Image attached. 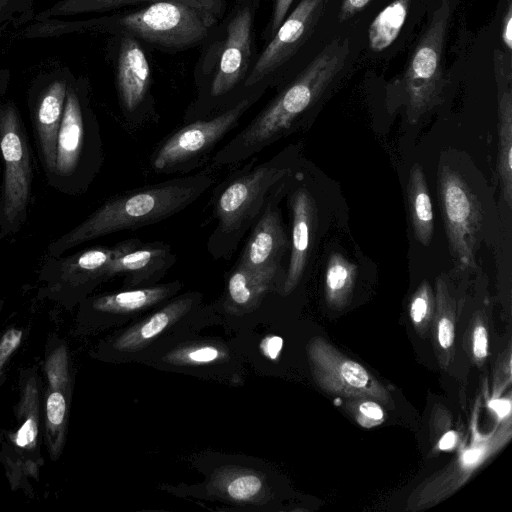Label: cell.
<instances>
[{
    "mask_svg": "<svg viewBox=\"0 0 512 512\" xmlns=\"http://www.w3.org/2000/svg\"><path fill=\"white\" fill-rule=\"evenodd\" d=\"M144 365L215 380H233L243 368L238 354L228 343L198 334L178 342Z\"/></svg>",
    "mask_w": 512,
    "mask_h": 512,
    "instance_id": "cell-13",
    "label": "cell"
},
{
    "mask_svg": "<svg viewBox=\"0 0 512 512\" xmlns=\"http://www.w3.org/2000/svg\"><path fill=\"white\" fill-rule=\"evenodd\" d=\"M201 469V483L181 488V495L218 500L242 510L264 511L273 499V488L264 464L255 459L221 457Z\"/></svg>",
    "mask_w": 512,
    "mask_h": 512,
    "instance_id": "cell-9",
    "label": "cell"
},
{
    "mask_svg": "<svg viewBox=\"0 0 512 512\" xmlns=\"http://www.w3.org/2000/svg\"><path fill=\"white\" fill-rule=\"evenodd\" d=\"M292 172L270 190L259 217L249 230V237L237 260L247 267L267 269L281 266L282 257L290 248L279 204L288 190Z\"/></svg>",
    "mask_w": 512,
    "mask_h": 512,
    "instance_id": "cell-15",
    "label": "cell"
},
{
    "mask_svg": "<svg viewBox=\"0 0 512 512\" xmlns=\"http://www.w3.org/2000/svg\"><path fill=\"white\" fill-rule=\"evenodd\" d=\"M22 331L18 329L8 330L0 340V370L14 350L19 346Z\"/></svg>",
    "mask_w": 512,
    "mask_h": 512,
    "instance_id": "cell-33",
    "label": "cell"
},
{
    "mask_svg": "<svg viewBox=\"0 0 512 512\" xmlns=\"http://www.w3.org/2000/svg\"><path fill=\"white\" fill-rule=\"evenodd\" d=\"M0 1H2V0H0Z\"/></svg>",
    "mask_w": 512,
    "mask_h": 512,
    "instance_id": "cell-42",
    "label": "cell"
},
{
    "mask_svg": "<svg viewBox=\"0 0 512 512\" xmlns=\"http://www.w3.org/2000/svg\"><path fill=\"white\" fill-rule=\"evenodd\" d=\"M325 0H300L288 12L272 38L263 44L245 82V91L278 88L288 80L289 69L312 38L322 17Z\"/></svg>",
    "mask_w": 512,
    "mask_h": 512,
    "instance_id": "cell-8",
    "label": "cell"
},
{
    "mask_svg": "<svg viewBox=\"0 0 512 512\" xmlns=\"http://www.w3.org/2000/svg\"><path fill=\"white\" fill-rule=\"evenodd\" d=\"M213 184L211 171L202 170L116 195L53 243L50 251L60 254L85 241L166 220L198 200Z\"/></svg>",
    "mask_w": 512,
    "mask_h": 512,
    "instance_id": "cell-3",
    "label": "cell"
},
{
    "mask_svg": "<svg viewBox=\"0 0 512 512\" xmlns=\"http://www.w3.org/2000/svg\"><path fill=\"white\" fill-rule=\"evenodd\" d=\"M490 408L494 410L499 417H505L511 409V404L506 399H495L492 400L490 403Z\"/></svg>",
    "mask_w": 512,
    "mask_h": 512,
    "instance_id": "cell-39",
    "label": "cell"
},
{
    "mask_svg": "<svg viewBox=\"0 0 512 512\" xmlns=\"http://www.w3.org/2000/svg\"><path fill=\"white\" fill-rule=\"evenodd\" d=\"M454 340V326L450 319L442 318L438 324V341L443 348H449Z\"/></svg>",
    "mask_w": 512,
    "mask_h": 512,
    "instance_id": "cell-36",
    "label": "cell"
},
{
    "mask_svg": "<svg viewBox=\"0 0 512 512\" xmlns=\"http://www.w3.org/2000/svg\"><path fill=\"white\" fill-rule=\"evenodd\" d=\"M217 184L211 197L216 221L206 248L214 260H227L259 217L265 199L282 178L292 172L289 155L279 153L257 162V157Z\"/></svg>",
    "mask_w": 512,
    "mask_h": 512,
    "instance_id": "cell-5",
    "label": "cell"
},
{
    "mask_svg": "<svg viewBox=\"0 0 512 512\" xmlns=\"http://www.w3.org/2000/svg\"><path fill=\"white\" fill-rule=\"evenodd\" d=\"M264 93L255 91L213 116L184 123L157 144L150 155V168L164 175L187 174L199 168Z\"/></svg>",
    "mask_w": 512,
    "mask_h": 512,
    "instance_id": "cell-7",
    "label": "cell"
},
{
    "mask_svg": "<svg viewBox=\"0 0 512 512\" xmlns=\"http://www.w3.org/2000/svg\"><path fill=\"white\" fill-rule=\"evenodd\" d=\"M341 375L345 382L354 388L365 387L369 380L366 370L353 361H345L342 364Z\"/></svg>",
    "mask_w": 512,
    "mask_h": 512,
    "instance_id": "cell-31",
    "label": "cell"
},
{
    "mask_svg": "<svg viewBox=\"0 0 512 512\" xmlns=\"http://www.w3.org/2000/svg\"><path fill=\"white\" fill-rule=\"evenodd\" d=\"M214 311L212 305L204 307L201 292L178 293L117 330L102 343L101 354L107 361L145 364L212 324Z\"/></svg>",
    "mask_w": 512,
    "mask_h": 512,
    "instance_id": "cell-6",
    "label": "cell"
},
{
    "mask_svg": "<svg viewBox=\"0 0 512 512\" xmlns=\"http://www.w3.org/2000/svg\"><path fill=\"white\" fill-rule=\"evenodd\" d=\"M228 9V0H159L104 16L93 26L145 47L178 53L199 47Z\"/></svg>",
    "mask_w": 512,
    "mask_h": 512,
    "instance_id": "cell-4",
    "label": "cell"
},
{
    "mask_svg": "<svg viewBox=\"0 0 512 512\" xmlns=\"http://www.w3.org/2000/svg\"><path fill=\"white\" fill-rule=\"evenodd\" d=\"M85 123L76 93L68 89L57 134L55 168L59 175L69 176L77 168L83 151Z\"/></svg>",
    "mask_w": 512,
    "mask_h": 512,
    "instance_id": "cell-22",
    "label": "cell"
},
{
    "mask_svg": "<svg viewBox=\"0 0 512 512\" xmlns=\"http://www.w3.org/2000/svg\"><path fill=\"white\" fill-rule=\"evenodd\" d=\"M284 276L282 266L253 269L236 261L225 276L223 310L234 316L255 311L268 293L281 288Z\"/></svg>",
    "mask_w": 512,
    "mask_h": 512,
    "instance_id": "cell-18",
    "label": "cell"
},
{
    "mask_svg": "<svg viewBox=\"0 0 512 512\" xmlns=\"http://www.w3.org/2000/svg\"><path fill=\"white\" fill-rule=\"evenodd\" d=\"M22 400L24 422L16 434L15 443L19 448L30 451L36 446L39 423L38 390L34 378L26 383Z\"/></svg>",
    "mask_w": 512,
    "mask_h": 512,
    "instance_id": "cell-28",
    "label": "cell"
},
{
    "mask_svg": "<svg viewBox=\"0 0 512 512\" xmlns=\"http://www.w3.org/2000/svg\"><path fill=\"white\" fill-rule=\"evenodd\" d=\"M510 54L496 49L493 66L498 87V172L506 204L512 205V71Z\"/></svg>",
    "mask_w": 512,
    "mask_h": 512,
    "instance_id": "cell-21",
    "label": "cell"
},
{
    "mask_svg": "<svg viewBox=\"0 0 512 512\" xmlns=\"http://www.w3.org/2000/svg\"><path fill=\"white\" fill-rule=\"evenodd\" d=\"M262 1L235 0L199 46L195 97L184 112V123L213 116L252 94L245 91V82L259 52L255 21Z\"/></svg>",
    "mask_w": 512,
    "mask_h": 512,
    "instance_id": "cell-1",
    "label": "cell"
},
{
    "mask_svg": "<svg viewBox=\"0 0 512 512\" xmlns=\"http://www.w3.org/2000/svg\"><path fill=\"white\" fill-rule=\"evenodd\" d=\"M456 433L454 431H449L443 435L441 440L439 441V448L441 450H450L456 444Z\"/></svg>",
    "mask_w": 512,
    "mask_h": 512,
    "instance_id": "cell-40",
    "label": "cell"
},
{
    "mask_svg": "<svg viewBox=\"0 0 512 512\" xmlns=\"http://www.w3.org/2000/svg\"><path fill=\"white\" fill-rule=\"evenodd\" d=\"M130 239L111 247L89 248L64 259L61 266V277L71 285L90 287L108 280L107 268L114 257L129 244Z\"/></svg>",
    "mask_w": 512,
    "mask_h": 512,
    "instance_id": "cell-23",
    "label": "cell"
},
{
    "mask_svg": "<svg viewBox=\"0 0 512 512\" xmlns=\"http://www.w3.org/2000/svg\"><path fill=\"white\" fill-rule=\"evenodd\" d=\"M159 0H63L54 6L50 13L74 15L79 13L108 12L132 8Z\"/></svg>",
    "mask_w": 512,
    "mask_h": 512,
    "instance_id": "cell-29",
    "label": "cell"
},
{
    "mask_svg": "<svg viewBox=\"0 0 512 512\" xmlns=\"http://www.w3.org/2000/svg\"><path fill=\"white\" fill-rule=\"evenodd\" d=\"M176 262L171 246L163 241L144 243L131 238L129 244L111 261L107 279L122 276V288L158 284Z\"/></svg>",
    "mask_w": 512,
    "mask_h": 512,
    "instance_id": "cell-17",
    "label": "cell"
},
{
    "mask_svg": "<svg viewBox=\"0 0 512 512\" xmlns=\"http://www.w3.org/2000/svg\"><path fill=\"white\" fill-rule=\"evenodd\" d=\"M348 42L334 39L296 75L277 88V93L253 119L212 157L213 166H228L256 154L291 133L306 112L342 70Z\"/></svg>",
    "mask_w": 512,
    "mask_h": 512,
    "instance_id": "cell-2",
    "label": "cell"
},
{
    "mask_svg": "<svg viewBox=\"0 0 512 512\" xmlns=\"http://www.w3.org/2000/svg\"><path fill=\"white\" fill-rule=\"evenodd\" d=\"M0 149L5 166L3 214L12 224L26 211L31 185L29 153L13 108L0 117Z\"/></svg>",
    "mask_w": 512,
    "mask_h": 512,
    "instance_id": "cell-14",
    "label": "cell"
},
{
    "mask_svg": "<svg viewBox=\"0 0 512 512\" xmlns=\"http://www.w3.org/2000/svg\"><path fill=\"white\" fill-rule=\"evenodd\" d=\"M450 0H440L404 75L407 117L411 123L439 101L443 89L442 54L451 15Z\"/></svg>",
    "mask_w": 512,
    "mask_h": 512,
    "instance_id": "cell-10",
    "label": "cell"
},
{
    "mask_svg": "<svg viewBox=\"0 0 512 512\" xmlns=\"http://www.w3.org/2000/svg\"><path fill=\"white\" fill-rule=\"evenodd\" d=\"M407 201L414 236L422 245L428 246L434 233V213L426 178L418 164L410 170Z\"/></svg>",
    "mask_w": 512,
    "mask_h": 512,
    "instance_id": "cell-25",
    "label": "cell"
},
{
    "mask_svg": "<svg viewBox=\"0 0 512 512\" xmlns=\"http://www.w3.org/2000/svg\"><path fill=\"white\" fill-rule=\"evenodd\" d=\"M487 331L483 326H478L473 334V353L477 358H484L487 355Z\"/></svg>",
    "mask_w": 512,
    "mask_h": 512,
    "instance_id": "cell-37",
    "label": "cell"
},
{
    "mask_svg": "<svg viewBox=\"0 0 512 512\" xmlns=\"http://www.w3.org/2000/svg\"><path fill=\"white\" fill-rule=\"evenodd\" d=\"M359 409L363 415L370 419L379 420L383 418L381 407L374 402H364L360 405Z\"/></svg>",
    "mask_w": 512,
    "mask_h": 512,
    "instance_id": "cell-38",
    "label": "cell"
},
{
    "mask_svg": "<svg viewBox=\"0 0 512 512\" xmlns=\"http://www.w3.org/2000/svg\"><path fill=\"white\" fill-rule=\"evenodd\" d=\"M429 297V288L424 284L414 297L410 307V315L415 323H419L425 318L429 306Z\"/></svg>",
    "mask_w": 512,
    "mask_h": 512,
    "instance_id": "cell-32",
    "label": "cell"
},
{
    "mask_svg": "<svg viewBox=\"0 0 512 512\" xmlns=\"http://www.w3.org/2000/svg\"><path fill=\"white\" fill-rule=\"evenodd\" d=\"M502 42L508 52L512 50V3L508 0L502 20Z\"/></svg>",
    "mask_w": 512,
    "mask_h": 512,
    "instance_id": "cell-34",
    "label": "cell"
},
{
    "mask_svg": "<svg viewBox=\"0 0 512 512\" xmlns=\"http://www.w3.org/2000/svg\"><path fill=\"white\" fill-rule=\"evenodd\" d=\"M411 0H393L372 21L369 46L374 52L388 48L398 37L408 15Z\"/></svg>",
    "mask_w": 512,
    "mask_h": 512,
    "instance_id": "cell-26",
    "label": "cell"
},
{
    "mask_svg": "<svg viewBox=\"0 0 512 512\" xmlns=\"http://www.w3.org/2000/svg\"><path fill=\"white\" fill-rule=\"evenodd\" d=\"M295 0H272L270 17L262 31L263 44L268 42L281 25Z\"/></svg>",
    "mask_w": 512,
    "mask_h": 512,
    "instance_id": "cell-30",
    "label": "cell"
},
{
    "mask_svg": "<svg viewBox=\"0 0 512 512\" xmlns=\"http://www.w3.org/2000/svg\"><path fill=\"white\" fill-rule=\"evenodd\" d=\"M179 280L121 290L94 297L87 304L93 328L127 325L180 293Z\"/></svg>",
    "mask_w": 512,
    "mask_h": 512,
    "instance_id": "cell-16",
    "label": "cell"
},
{
    "mask_svg": "<svg viewBox=\"0 0 512 512\" xmlns=\"http://www.w3.org/2000/svg\"><path fill=\"white\" fill-rule=\"evenodd\" d=\"M481 456V450L480 449H471L464 453L463 455V461L465 464H473L478 461V459Z\"/></svg>",
    "mask_w": 512,
    "mask_h": 512,
    "instance_id": "cell-41",
    "label": "cell"
},
{
    "mask_svg": "<svg viewBox=\"0 0 512 512\" xmlns=\"http://www.w3.org/2000/svg\"><path fill=\"white\" fill-rule=\"evenodd\" d=\"M291 211L290 258L281 286L285 295L299 284L308 264L316 222L313 197L304 186H296L289 194Z\"/></svg>",
    "mask_w": 512,
    "mask_h": 512,
    "instance_id": "cell-19",
    "label": "cell"
},
{
    "mask_svg": "<svg viewBox=\"0 0 512 512\" xmlns=\"http://www.w3.org/2000/svg\"><path fill=\"white\" fill-rule=\"evenodd\" d=\"M371 0H342V4L339 12V20L345 21L353 17L359 11L365 8V6Z\"/></svg>",
    "mask_w": 512,
    "mask_h": 512,
    "instance_id": "cell-35",
    "label": "cell"
},
{
    "mask_svg": "<svg viewBox=\"0 0 512 512\" xmlns=\"http://www.w3.org/2000/svg\"><path fill=\"white\" fill-rule=\"evenodd\" d=\"M438 193L449 248L463 266H473L481 211L476 196L452 168L442 166L438 173Z\"/></svg>",
    "mask_w": 512,
    "mask_h": 512,
    "instance_id": "cell-12",
    "label": "cell"
},
{
    "mask_svg": "<svg viewBox=\"0 0 512 512\" xmlns=\"http://www.w3.org/2000/svg\"><path fill=\"white\" fill-rule=\"evenodd\" d=\"M67 88L64 81L53 82L44 93L36 114V125L42 153L48 168H55L56 142Z\"/></svg>",
    "mask_w": 512,
    "mask_h": 512,
    "instance_id": "cell-24",
    "label": "cell"
},
{
    "mask_svg": "<svg viewBox=\"0 0 512 512\" xmlns=\"http://www.w3.org/2000/svg\"><path fill=\"white\" fill-rule=\"evenodd\" d=\"M357 267L340 253L329 256L325 271V287L328 298L341 301L354 283Z\"/></svg>",
    "mask_w": 512,
    "mask_h": 512,
    "instance_id": "cell-27",
    "label": "cell"
},
{
    "mask_svg": "<svg viewBox=\"0 0 512 512\" xmlns=\"http://www.w3.org/2000/svg\"><path fill=\"white\" fill-rule=\"evenodd\" d=\"M45 371L48 379L45 407L47 442L52 457L57 458L65 441L71 397L68 357L64 345L48 357Z\"/></svg>",
    "mask_w": 512,
    "mask_h": 512,
    "instance_id": "cell-20",
    "label": "cell"
},
{
    "mask_svg": "<svg viewBox=\"0 0 512 512\" xmlns=\"http://www.w3.org/2000/svg\"><path fill=\"white\" fill-rule=\"evenodd\" d=\"M146 48L131 36L114 35L116 90L123 117L131 127H141L158 118Z\"/></svg>",
    "mask_w": 512,
    "mask_h": 512,
    "instance_id": "cell-11",
    "label": "cell"
}]
</instances>
